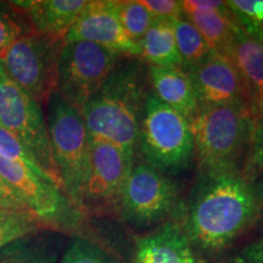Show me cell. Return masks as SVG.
Wrapping results in <instances>:
<instances>
[{
	"instance_id": "cell-28",
	"label": "cell",
	"mask_w": 263,
	"mask_h": 263,
	"mask_svg": "<svg viewBox=\"0 0 263 263\" xmlns=\"http://www.w3.org/2000/svg\"><path fill=\"white\" fill-rule=\"evenodd\" d=\"M242 173L251 180L257 179L259 174L263 173V115L256 124L251 147Z\"/></svg>"
},
{
	"instance_id": "cell-23",
	"label": "cell",
	"mask_w": 263,
	"mask_h": 263,
	"mask_svg": "<svg viewBox=\"0 0 263 263\" xmlns=\"http://www.w3.org/2000/svg\"><path fill=\"white\" fill-rule=\"evenodd\" d=\"M120 24L130 39L139 43L153 25V15L138 0H114Z\"/></svg>"
},
{
	"instance_id": "cell-15",
	"label": "cell",
	"mask_w": 263,
	"mask_h": 263,
	"mask_svg": "<svg viewBox=\"0 0 263 263\" xmlns=\"http://www.w3.org/2000/svg\"><path fill=\"white\" fill-rule=\"evenodd\" d=\"M133 263H195V257L182 224L168 221L137 240Z\"/></svg>"
},
{
	"instance_id": "cell-25",
	"label": "cell",
	"mask_w": 263,
	"mask_h": 263,
	"mask_svg": "<svg viewBox=\"0 0 263 263\" xmlns=\"http://www.w3.org/2000/svg\"><path fill=\"white\" fill-rule=\"evenodd\" d=\"M33 32L28 16L16 6L0 4V57L22 35Z\"/></svg>"
},
{
	"instance_id": "cell-16",
	"label": "cell",
	"mask_w": 263,
	"mask_h": 263,
	"mask_svg": "<svg viewBox=\"0 0 263 263\" xmlns=\"http://www.w3.org/2000/svg\"><path fill=\"white\" fill-rule=\"evenodd\" d=\"M228 58L238 70L257 117L263 115V41L256 32L241 28L235 34Z\"/></svg>"
},
{
	"instance_id": "cell-30",
	"label": "cell",
	"mask_w": 263,
	"mask_h": 263,
	"mask_svg": "<svg viewBox=\"0 0 263 263\" xmlns=\"http://www.w3.org/2000/svg\"><path fill=\"white\" fill-rule=\"evenodd\" d=\"M0 209L15 210V211H29L26 203L5 183L2 176H0Z\"/></svg>"
},
{
	"instance_id": "cell-18",
	"label": "cell",
	"mask_w": 263,
	"mask_h": 263,
	"mask_svg": "<svg viewBox=\"0 0 263 263\" xmlns=\"http://www.w3.org/2000/svg\"><path fill=\"white\" fill-rule=\"evenodd\" d=\"M87 3V0H29L12 2V5L27 14L34 32L65 39Z\"/></svg>"
},
{
	"instance_id": "cell-4",
	"label": "cell",
	"mask_w": 263,
	"mask_h": 263,
	"mask_svg": "<svg viewBox=\"0 0 263 263\" xmlns=\"http://www.w3.org/2000/svg\"><path fill=\"white\" fill-rule=\"evenodd\" d=\"M137 150L144 162L164 174L186 168L194 156L189 121L163 104L153 91L145 101Z\"/></svg>"
},
{
	"instance_id": "cell-19",
	"label": "cell",
	"mask_w": 263,
	"mask_h": 263,
	"mask_svg": "<svg viewBox=\"0 0 263 263\" xmlns=\"http://www.w3.org/2000/svg\"><path fill=\"white\" fill-rule=\"evenodd\" d=\"M174 20L155 18L139 42V60L147 67H182L174 35Z\"/></svg>"
},
{
	"instance_id": "cell-9",
	"label": "cell",
	"mask_w": 263,
	"mask_h": 263,
	"mask_svg": "<svg viewBox=\"0 0 263 263\" xmlns=\"http://www.w3.org/2000/svg\"><path fill=\"white\" fill-rule=\"evenodd\" d=\"M0 176L50 230L72 232L81 226L83 212L44 173L0 156Z\"/></svg>"
},
{
	"instance_id": "cell-1",
	"label": "cell",
	"mask_w": 263,
	"mask_h": 263,
	"mask_svg": "<svg viewBox=\"0 0 263 263\" xmlns=\"http://www.w3.org/2000/svg\"><path fill=\"white\" fill-rule=\"evenodd\" d=\"M262 211L257 184L242 172L200 173L182 227L192 246L217 254L251 228Z\"/></svg>"
},
{
	"instance_id": "cell-32",
	"label": "cell",
	"mask_w": 263,
	"mask_h": 263,
	"mask_svg": "<svg viewBox=\"0 0 263 263\" xmlns=\"http://www.w3.org/2000/svg\"><path fill=\"white\" fill-rule=\"evenodd\" d=\"M258 177H261V179H259V180H256V179H255V182H256V184H257L259 193H261V195H262V197H263V173L259 174ZM258 177H257V178H258Z\"/></svg>"
},
{
	"instance_id": "cell-8",
	"label": "cell",
	"mask_w": 263,
	"mask_h": 263,
	"mask_svg": "<svg viewBox=\"0 0 263 263\" xmlns=\"http://www.w3.org/2000/svg\"><path fill=\"white\" fill-rule=\"evenodd\" d=\"M182 211L178 190L166 174L150 164H133L121 195L118 213L134 228H147L168 222Z\"/></svg>"
},
{
	"instance_id": "cell-3",
	"label": "cell",
	"mask_w": 263,
	"mask_h": 263,
	"mask_svg": "<svg viewBox=\"0 0 263 263\" xmlns=\"http://www.w3.org/2000/svg\"><path fill=\"white\" fill-rule=\"evenodd\" d=\"M256 124L257 118L248 105L199 110L190 127L200 173L242 172Z\"/></svg>"
},
{
	"instance_id": "cell-24",
	"label": "cell",
	"mask_w": 263,
	"mask_h": 263,
	"mask_svg": "<svg viewBox=\"0 0 263 263\" xmlns=\"http://www.w3.org/2000/svg\"><path fill=\"white\" fill-rule=\"evenodd\" d=\"M61 263H124L94 240L74 236L62 256Z\"/></svg>"
},
{
	"instance_id": "cell-5",
	"label": "cell",
	"mask_w": 263,
	"mask_h": 263,
	"mask_svg": "<svg viewBox=\"0 0 263 263\" xmlns=\"http://www.w3.org/2000/svg\"><path fill=\"white\" fill-rule=\"evenodd\" d=\"M47 104L52 156L65 194L81 210V196L89 166V132L81 111L68 104L58 91L51 94Z\"/></svg>"
},
{
	"instance_id": "cell-27",
	"label": "cell",
	"mask_w": 263,
	"mask_h": 263,
	"mask_svg": "<svg viewBox=\"0 0 263 263\" xmlns=\"http://www.w3.org/2000/svg\"><path fill=\"white\" fill-rule=\"evenodd\" d=\"M0 156L3 159L11 161V162L27 167V168L44 173L39 168L31 154L25 149V146L12 134H10L8 130H5L2 127H0Z\"/></svg>"
},
{
	"instance_id": "cell-10",
	"label": "cell",
	"mask_w": 263,
	"mask_h": 263,
	"mask_svg": "<svg viewBox=\"0 0 263 263\" xmlns=\"http://www.w3.org/2000/svg\"><path fill=\"white\" fill-rule=\"evenodd\" d=\"M122 58L90 42H65L59 61L57 91L81 110L103 87Z\"/></svg>"
},
{
	"instance_id": "cell-13",
	"label": "cell",
	"mask_w": 263,
	"mask_h": 263,
	"mask_svg": "<svg viewBox=\"0 0 263 263\" xmlns=\"http://www.w3.org/2000/svg\"><path fill=\"white\" fill-rule=\"evenodd\" d=\"M65 42H90L124 58H139V43L120 24L114 0H90L66 34Z\"/></svg>"
},
{
	"instance_id": "cell-14",
	"label": "cell",
	"mask_w": 263,
	"mask_h": 263,
	"mask_svg": "<svg viewBox=\"0 0 263 263\" xmlns=\"http://www.w3.org/2000/svg\"><path fill=\"white\" fill-rule=\"evenodd\" d=\"M183 17L195 26L212 51L228 57L235 34L241 28L226 2L184 0Z\"/></svg>"
},
{
	"instance_id": "cell-12",
	"label": "cell",
	"mask_w": 263,
	"mask_h": 263,
	"mask_svg": "<svg viewBox=\"0 0 263 263\" xmlns=\"http://www.w3.org/2000/svg\"><path fill=\"white\" fill-rule=\"evenodd\" d=\"M188 74L199 110L234 104L248 105L252 110L239 72L226 55L211 50L209 57Z\"/></svg>"
},
{
	"instance_id": "cell-7",
	"label": "cell",
	"mask_w": 263,
	"mask_h": 263,
	"mask_svg": "<svg viewBox=\"0 0 263 263\" xmlns=\"http://www.w3.org/2000/svg\"><path fill=\"white\" fill-rule=\"evenodd\" d=\"M0 127L17 139L43 172L64 190L41 104L26 94L0 66ZM65 192V190H64Z\"/></svg>"
},
{
	"instance_id": "cell-33",
	"label": "cell",
	"mask_w": 263,
	"mask_h": 263,
	"mask_svg": "<svg viewBox=\"0 0 263 263\" xmlns=\"http://www.w3.org/2000/svg\"><path fill=\"white\" fill-rule=\"evenodd\" d=\"M244 29H245V28H244ZM250 32H251V31H250ZM256 33H258V34L261 35V38H262V41H263V33H261V32H256Z\"/></svg>"
},
{
	"instance_id": "cell-31",
	"label": "cell",
	"mask_w": 263,
	"mask_h": 263,
	"mask_svg": "<svg viewBox=\"0 0 263 263\" xmlns=\"http://www.w3.org/2000/svg\"><path fill=\"white\" fill-rule=\"evenodd\" d=\"M246 263H263V238L252 242L242 252Z\"/></svg>"
},
{
	"instance_id": "cell-17",
	"label": "cell",
	"mask_w": 263,
	"mask_h": 263,
	"mask_svg": "<svg viewBox=\"0 0 263 263\" xmlns=\"http://www.w3.org/2000/svg\"><path fill=\"white\" fill-rule=\"evenodd\" d=\"M151 91L192 123L199 114L195 91L189 74L179 66L147 67Z\"/></svg>"
},
{
	"instance_id": "cell-29",
	"label": "cell",
	"mask_w": 263,
	"mask_h": 263,
	"mask_svg": "<svg viewBox=\"0 0 263 263\" xmlns=\"http://www.w3.org/2000/svg\"><path fill=\"white\" fill-rule=\"evenodd\" d=\"M154 18L178 20L183 17L182 2L177 0H140Z\"/></svg>"
},
{
	"instance_id": "cell-20",
	"label": "cell",
	"mask_w": 263,
	"mask_h": 263,
	"mask_svg": "<svg viewBox=\"0 0 263 263\" xmlns=\"http://www.w3.org/2000/svg\"><path fill=\"white\" fill-rule=\"evenodd\" d=\"M60 246V236L54 233H37L0 249V263H55Z\"/></svg>"
},
{
	"instance_id": "cell-2",
	"label": "cell",
	"mask_w": 263,
	"mask_h": 263,
	"mask_svg": "<svg viewBox=\"0 0 263 263\" xmlns=\"http://www.w3.org/2000/svg\"><path fill=\"white\" fill-rule=\"evenodd\" d=\"M150 91L147 66L138 58L121 59L103 87L80 110L89 136L136 157L141 117Z\"/></svg>"
},
{
	"instance_id": "cell-22",
	"label": "cell",
	"mask_w": 263,
	"mask_h": 263,
	"mask_svg": "<svg viewBox=\"0 0 263 263\" xmlns=\"http://www.w3.org/2000/svg\"><path fill=\"white\" fill-rule=\"evenodd\" d=\"M43 229H49L48 226L31 211L0 209V249Z\"/></svg>"
},
{
	"instance_id": "cell-26",
	"label": "cell",
	"mask_w": 263,
	"mask_h": 263,
	"mask_svg": "<svg viewBox=\"0 0 263 263\" xmlns=\"http://www.w3.org/2000/svg\"><path fill=\"white\" fill-rule=\"evenodd\" d=\"M246 31L263 33V0L226 2Z\"/></svg>"
},
{
	"instance_id": "cell-21",
	"label": "cell",
	"mask_w": 263,
	"mask_h": 263,
	"mask_svg": "<svg viewBox=\"0 0 263 263\" xmlns=\"http://www.w3.org/2000/svg\"><path fill=\"white\" fill-rule=\"evenodd\" d=\"M173 26L177 49L182 60V68L189 73L209 57L211 49L201 33L188 20L184 17L174 20Z\"/></svg>"
},
{
	"instance_id": "cell-11",
	"label": "cell",
	"mask_w": 263,
	"mask_h": 263,
	"mask_svg": "<svg viewBox=\"0 0 263 263\" xmlns=\"http://www.w3.org/2000/svg\"><path fill=\"white\" fill-rule=\"evenodd\" d=\"M136 157L107 141L90 137L89 166L81 196L82 212H118L124 184Z\"/></svg>"
},
{
	"instance_id": "cell-6",
	"label": "cell",
	"mask_w": 263,
	"mask_h": 263,
	"mask_svg": "<svg viewBox=\"0 0 263 263\" xmlns=\"http://www.w3.org/2000/svg\"><path fill=\"white\" fill-rule=\"evenodd\" d=\"M65 39L31 32L12 43L0 57L6 76L34 99L48 103L57 91L58 68Z\"/></svg>"
}]
</instances>
